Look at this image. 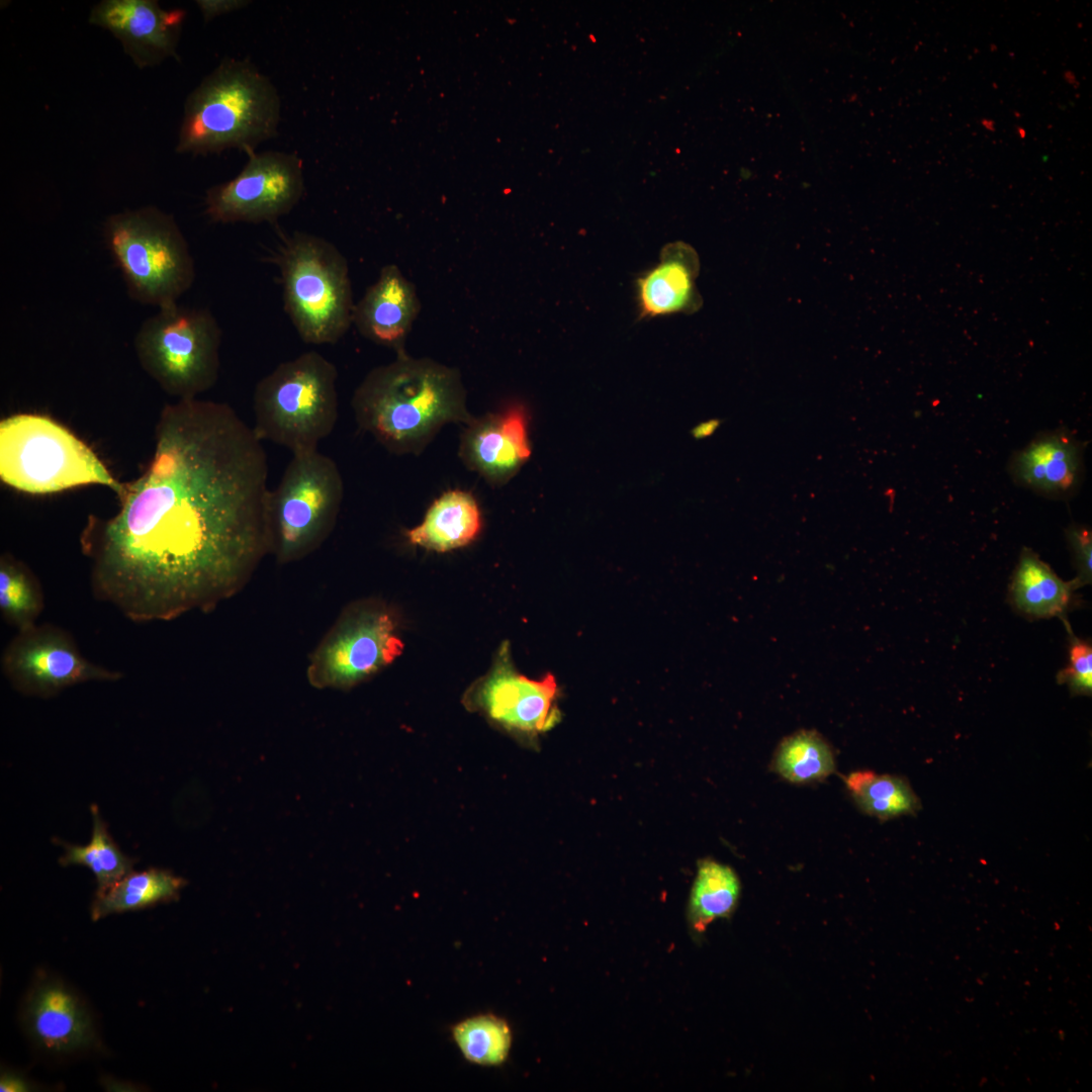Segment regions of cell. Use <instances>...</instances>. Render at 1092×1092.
I'll use <instances>...</instances> for the list:
<instances>
[{
  "mask_svg": "<svg viewBox=\"0 0 1092 1092\" xmlns=\"http://www.w3.org/2000/svg\"><path fill=\"white\" fill-rule=\"evenodd\" d=\"M267 481L262 441L231 405L165 404L148 466L81 533L93 594L134 622L214 609L271 553Z\"/></svg>",
  "mask_w": 1092,
  "mask_h": 1092,
  "instance_id": "cell-1",
  "label": "cell"
},
{
  "mask_svg": "<svg viewBox=\"0 0 1092 1092\" xmlns=\"http://www.w3.org/2000/svg\"><path fill=\"white\" fill-rule=\"evenodd\" d=\"M721 421L718 419H711L700 423L692 430V435L696 439H704L713 435L719 428Z\"/></svg>",
  "mask_w": 1092,
  "mask_h": 1092,
  "instance_id": "cell-33",
  "label": "cell"
},
{
  "mask_svg": "<svg viewBox=\"0 0 1092 1092\" xmlns=\"http://www.w3.org/2000/svg\"><path fill=\"white\" fill-rule=\"evenodd\" d=\"M1077 576L1073 579L1077 588L1090 584L1092 579V534L1088 527L1073 524L1066 530Z\"/></svg>",
  "mask_w": 1092,
  "mask_h": 1092,
  "instance_id": "cell-30",
  "label": "cell"
},
{
  "mask_svg": "<svg viewBox=\"0 0 1092 1092\" xmlns=\"http://www.w3.org/2000/svg\"><path fill=\"white\" fill-rule=\"evenodd\" d=\"M344 498L337 463L316 449L292 453L269 492L271 553L281 564L314 551L330 535Z\"/></svg>",
  "mask_w": 1092,
  "mask_h": 1092,
  "instance_id": "cell-9",
  "label": "cell"
},
{
  "mask_svg": "<svg viewBox=\"0 0 1092 1092\" xmlns=\"http://www.w3.org/2000/svg\"><path fill=\"white\" fill-rule=\"evenodd\" d=\"M221 330L206 308L177 303L145 320L133 345L142 368L169 395L195 398L219 373Z\"/></svg>",
  "mask_w": 1092,
  "mask_h": 1092,
  "instance_id": "cell-8",
  "label": "cell"
},
{
  "mask_svg": "<svg viewBox=\"0 0 1092 1092\" xmlns=\"http://www.w3.org/2000/svg\"><path fill=\"white\" fill-rule=\"evenodd\" d=\"M0 478L32 494L99 484L119 497L125 487L70 430L31 413L14 414L0 422Z\"/></svg>",
  "mask_w": 1092,
  "mask_h": 1092,
  "instance_id": "cell-4",
  "label": "cell"
},
{
  "mask_svg": "<svg viewBox=\"0 0 1092 1092\" xmlns=\"http://www.w3.org/2000/svg\"><path fill=\"white\" fill-rule=\"evenodd\" d=\"M184 885L182 878L166 870L130 872L103 893L96 894L91 907L92 919L172 901Z\"/></svg>",
  "mask_w": 1092,
  "mask_h": 1092,
  "instance_id": "cell-22",
  "label": "cell"
},
{
  "mask_svg": "<svg viewBox=\"0 0 1092 1092\" xmlns=\"http://www.w3.org/2000/svg\"><path fill=\"white\" fill-rule=\"evenodd\" d=\"M337 379L336 366L316 351L276 366L255 386L253 431L258 439L292 453L316 449L338 422Z\"/></svg>",
  "mask_w": 1092,
  "mask_h": 1092,
  "instance_id": "cell-5",
  "label": "cell"
},
{
  "mask_svg": "<svg viewBox=\"0 0 1092 1092\" xmlns=\"http://www.w3.org/2000/svg\"><path fill=\"white\" fill-rule=\"evenodd\" d=\"M452 1036L462 1056L479 1066L504 1064L512 1046L509 1023L494 1014L467 1017L452 1028Z\"/></svg>",
  "mask_w": 1092,
  "mask_h": 1092,
  "instance_id": "cell-27",
  "label": "cell"
},
{
  "mask_svg": "<svg viewBox=\"0 0 1092 1092\" xmlns=\"http://www.w3.org/2000/svg\"><path fill=\"white\" fill-rule=\"evenodd\" d=\"M700 262L696 251L684 242L667 244L659 261L636 280V296L642 317L693 312L701 304L696 280Z\"/></svg>",
  "mask_w": 1092,
  "mask_h": 1092,
  "instance_id": "cell-18",
  "label": "cell"
},
{
  "mask_svg": "<svg viewBox=\"0 0 1092 1092\" xmlns=\"http://www.w3.org/2000/svg\"><path fill=\"white\" fill-rule=\"evenodd\" d=\"M530 455L527 415L520 404L474 417L460 437L462 462L493 486L510 481Z\"/></svg>",
  "mask_w": 1092,
  "mask_h": 1092,
  "instance_id": "cell-15",
  "label": "cell"
},
{
  "mask_svg": "<svg viewBox=\"0 0 1092 1092\" xmlns=\"http://www.w3.org/2000/svg\"><path fill=\"white\" fill-rule=\"evenodd\" d=\"M1 669L18 692L40 698L88 681H116L118 670L88 660L66 630L33 625L18 631L5 647Z\"/></svg>",
  "mask_w": 1092,
  "mask_h": 1092,
  "instance_id": "cell-12",
  "label": "cell"
},
{
  "mask_svg": "<svg viewBox=\"0 0 1092 1092\" xmlns=\"http://www.w3.org/2000/svg\"><path fill=\"white\" fill-rule=\"evenodd\" d=\"M272 261L280 272L285 311L301 340L327 345L344 337L355 304L344 255L324 238L295 232Z\"/></svg>",
  "mask_w": 1092,
  "mask_h": 1092,
  "instance_id": "cell-6",
  "label": "cell"
},
{
  "mask_svg": "<svg viewBox=\"0 0 1092 1092\" xmlns=\"http://www.w3.org/2000/svg\"><path fill=\"white\" fill-rule=\"evenodd\" d=\"M845 783L860 809L880 819L910 814L919 807L908 783L895 776L854 771L845 778Z\"/></svg>",
  "mask_w": 1092,
  "mask_h": 1092,
  "instance_id": "cell-26",
  "label": "cell"
},
{
  "mask_svg": "<svg viewBox=\"0 0 1092 1092\" xmlns=\"http://www.w3.org/2000/svg\"><path fill=\"white\" fill-rule=\"evenodd\" d=\"M1072 581H1065L1029 548H1023L1010 585L1013 607L1030 618L1063 617L1072 607Z\"/></svg>",
  "mask_w": 1092,
  "mask_h": 1092,
  "instance_id": "cell-21",
  "label": "cell"
},
{
  "mask_svg": "<svg viewBox=\"0 0 1092 1092\" xmlns=\"http://www.w3.org/2000/svg\"><path fill=\"white\" fill-rule=\"evenodd\" d=\"M248 156L236 177L206 191L205 213L213 222H274L301 199L303 166L296 154L267 151Z\"/></svg>",
  "mask_w": 1092,
  "mask_h": 1092,
  "instance_id": "cell-11",
  "label": "cell"
},
{
  "mask_svg": "<svg viewBox=\"0 0 1092 1092\" xmlns=\"http://www.w3.org/2000/svg\"><path fill=\"white\" fill-rule=\"evenodd\" d=\"M351 406L359 429L396 455L421 454L445 425L474 419L460 371L406 351L370 370Z\"/></svg>",
  "mask_w": 1092,
  "mask_h": 1092,
  "instance_id": "cell-2",
  "label": "cell"
},
{
  "mask_svg": "<svg viewBox=\"0 0 1092 1092\" xmlns=\"http://www.w3.org/2000/svg\"><path fill=\"white\" fill-rule=\"evenodd\" d=\"M402 649L388 611L356 606L340 617L313 651L307 679L316 689H349L390 664Z\"/></svg>",
  "mask_w": 1092,
  "mask_h": 1092,
  "instance_id": "cell-10",
  "label": "cell"
},
{
  "mask_svg": "<svg viewBox=\"0 0 1092 1092\" xmlns=\"http://www.w3.org/2000/svg\"><path fill=\"white\" fill-rule=\"evenodd\" d=\"M103 235L133 300L161 308L191 287L193 258L173 215L156 206L124 210L107 217Z\"/></svg>",
  "mask_w": 1092,
  "mask_h": 1092,
  "instance_id": "cell-7",
  "label": "cell"
},
{
  "mask_svg": "<svg viewBox=\"0 0 1092 1092\" xmlns=\"http://www.w3.org/2000/svg\"><path fill=\"white\" fill-rule=\"evenodd\" d=\"M251 1L247 0H198L196 5L199 8L202 17L205 22H209L213 18L235 12L248 6Z\"/></svg>",
  "mask_w": 1092,
  "mask_h": 1092,
  "instance_id": "cell-31",
  "label": "cell"
},
{
  "mask_svg": "<svg viewBox=\"0 0 1092 1092\" xmlns=\"http://www.w3.org/2000/svg\"><path fill=\"white\" fill-rule=\"evenodd\" d=\"M184 17V10H165L153 0H103L92 8L89 22L110 31L145 69L176 57Z\"/></svg>",
  "mask_w": 1092,
  "mask_h": 1092,
  "instance_id": "cell-14",
  "label": "cell"
},
{
  "mask_svg": "<svg viewBox=\"0 0 1092 1092\" xmlns=\"http://www.w3.org/2000/svg\"><path fill=\"white\" fill-rule=\"evenodd\" d=\"M740 891L736 874L727 866L703 860L690 899V920L698 931L717 918L728 916L735 908Z\"/></svg>",
  "mask_w": 1092,
  "mask_h": 1092,
  "instance_id": "cell-23",
  "label": "cell"
},
{
  "mask_svg": "<svg viewBox=\"0 0 1092 1092\" xmlns=\"http://www.w3.org/2000/svg\"><path fill=\"white\" fill-rule=\"evenodd\" d=\"M25 1022L32 1038L55 1053H70L94 1040L93 1023L83 1002L64 983L46 980L29 994Z\"/></svg>",
  "mask_w": 1092,
  "mask_h": 1092,
  "instance_id": "cell-17",
  "label": "cell"
},
{
  "mask_svg": "<svg viewBox=\"0 0 1092 1092\" xmlns=\"http://www.w3.org/2000/svg\"><path fill=\"white\" fill-rule=\"evenodd\" d=\"M776 771L793 783L825 779L834 770V758L827 742L814 731H800L787 737L774 760Z\"/></svg>",
  "mask_w": 1092,
  "mask_h": 1092,
  "instance_id": "cell-28",
  "label": "cell"
},
{
  "mask_svg": "<svg viewBox=\"0 0 1092 1092\" xmlns=\"http://www.w3.org/2000/svg\"><path fill=\"white\" fill-rule=\"evenodd\" d=\"M44 607L39 582L30 569L12 555L0 558V612L18 631L36 624Z\"/></svg>",
  "mask_w": 1092,
  "mask_h": 1092,
  "instance_id": "cell-25",
  "label": "cell"
},
{
  "mask_svg": "<svg viewBox=\"0 0 1092 1092\" xmlns=\"http://www.w3.org/2000/svg\"><path fill=\"white\" fill-rule=\"evenodd\" d=\"M420 310L415 284L398 266L388 264L354 304L352 325L367 340L397 354L405 351V341Z\"/></svg>",
  "mask_w": 1092,
  "mask_h": 1092,
  "instance_id": "cell-16",
  "label": "cell"
},
{
  "mask_svg": "<svg viewBox=\"0 0 1092 1092\" xmlns=\"http://www.w3.org/2000/svg\"><path fill=\"white\" fill-rule=\"evenodd\" d=\"M29 1085L19 1075L13 1073H4L0 1079V1091L1 1092H17L27 1091Z\"/></svg>",
  "mask_w": 1092,
  "mask_h": 1092,
  "instance_id": "cell-32",
  "label": "cell"
},
{
  "mask_svg": "<svg viewBox=\"0 0 1092 1092\" xmlns=\"http://www.w3.org/2000/svg\"><path fill=\"white\" fill-rule=\"evenodd\" d=\"M281 100L251 62L223 59L188 95L176 153L207 155L229 149L247 155L278 134Z\"/></svg>",
  "mask_w": 1092,
  "mask_h": 1092,
  "instance_id": "cell-3",
  "label": "cell"
},
{
  "mask_svg": "<svg viewBox=\"0 0 1092 1092\" xmlns=\"http://www.w3.org/2000/svg\"><path fill=\"white\" fill-rule=\"evenodd\" d=\"M1070 634L1069 663L1057 678L1066 684L1074 695L1090 696L1092 692V646L1088 640L1074 635L1067 624Z\"/></svg>",
  "mask_w": 1092,
  "mask_h": 1092,
  "instance_id": "cell-29",
  "label": "cell"
},
{
  "mask_svg": "<svg viewBox=\"0 0 1092 1092\" xmlns=\"http://www.w3.org/2000/svg\"><path fill=\"white\" fill-rule=\"evenodd\" d=\"M478 504L469 491L451 489L429 507L423 522L405 532L408 542L436 552L470 544L481 529Z\"/></svg>",
  "mask_w": 1092,
  "mask_h": 1092,
  "instance_id": "cell-20",
  "label": "cell"
},
{
  "mask_svg": "<svg viewBox=\"0 0 1092 1092\" xmlns=\"http://www.w3.org/2000/svg\"><path fill=\"white\" fill-rule=\"evenodd\" d=\"M1015 481L1040 493L1076 489L1083 471V445L1065 430L1045 432L1017 452L1010 464Z\"/></svg>",
  "mask_w": 1092,
  "mask_h": 1092,
  "instance_id": "cell-19",
  "label": "cell"
},
{
  "mask_svg": "<svg viewBox=\"0 0 1092 1092\" xmlns=\"http://www.w3.org/2000/svg\"><path fill=\"white\" fill-rule=\"evenodd\" d=\"M557 685L551 674L535 680L513 667L508 646H503L489 673L466 693L464 703L499 728L517 736L533 737L551 729L559 719Z\"/></svg>",
  "mask_w": 1092,
  "mask_h": 1092,
  "instance_id": "cell-13",
  "label": "cell"
},
{
  "mask_svg": "<svg viewBox=\"0 0 1092 1092\" xmlns=\"http://www.w3.org/2000/svg\"><path fill=\"white\" fill-rule=\"evenodd\" d=\"M91 813L93 829L90 841L86 845L62 842L65 854L60 858V863L90 869L97 881L96 894H100L132 872L133 861L112 840L96 805H91Z\"/></svg>",
  "mask_w": 1092,
  "mask_h": 1092,
  "instance_id": "cell-24",
  "label": "cell"
}]
</instances>
